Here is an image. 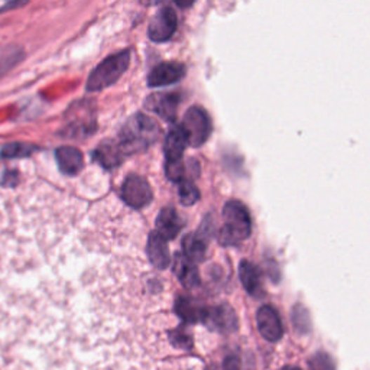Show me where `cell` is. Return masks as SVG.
Returning <instances> with one entry per match:
<instances>
[{
	"label": "cell",
	"mask_w": 370,
	"mask_h": 370,
	"mask_svg": "<svg viewBox=\"0 0 370 370\" xmlns=\"http://www.w3.org/2000/svg\"><path fill=\"white\" fill-rule=\"evenodd\" d=\"M158 123L145 114H135L120 132L119 146L125 155L145 151L159 138Z\"/></svg>",
	"instance_id": "6da1fadb"
},
{
	"label": "cell",
	"mask_w": 370,
	"mask_h": 370,
	"mask_svg": "<svg viewBox=\"0 0 370 370\" xmlns=\"http://www.w3.org/2000/svg\"><path fill=\"white\" fill-rule=\"evenodd\" d=\"M225 226L218 232V242L225 246L237 244L252 233V218L249 210L237 200H230L223 209Z\"/></svg>",
	"instance_id": "7a4b0ae2"
},
{
	"label": "cell",
	"mask_w": 370,
	"mask_h": 370,
	"mask_svg": "<svg viewBox=\"0 0 370 370\" xmlns=\"http://www.w3.org/2000/svg\"><path fill=\"white\" fill-rule=\"evenodd\" d=\"M129 64H131V49H125V51H120L109 57L102 64H98L95 70L90 74L86 86L87 91L95 93L113 86L123 74L126 72Z\"/></svg>",
	"instance_id": "3957f363"
},
{
	"label": "cell",
	"mask_w": 370,
	"mask_h": 370,
	"mask_svg": "<svg viewBox=\"0 0 370 370\" xmlns=\"http://www.w3.org/2000/svg\"><path fill=\"white\" fill-rule=\"evenodd\" d=\"M181 129L190 146L199 147L204 145L211 135V120L209 113L200 106L190 107L183 119Z\"/></svg>",
	"instance_id": "277c9868"
},
{
	"label": "cell",
	"mask_w": 370,
	"mask_h": 370,
	"mask_svg": "<svg viewBox=\"0 0 370 370\" xmlns=\"http://www.w3.org/2000/svg\"><path fill=\"white\" fill-rule=\"evenodd\" d=\"M121 199L132 209H143L152 201V190L143 177L129 176L120 188Z\"/></svg>",
	"instance_id": "5b68a950"
},
{
	"label": "cell",
	"mask_w": 370,
	"mask_h": 370,
	"mask_svg": "<svg viewBox=\"0 0 370 370\" xmlns=\"http://www.w3.org/2000/svg\"><path fill=\"white\" fill-rule=\"evenodd\" d=\"M201 323L210 330L218 331V333L236 331L239 326L237 315L234 310L227 304H221V305L209 307V308L206 307Z\"/></svg>",
	"instance_id": "8992f818"
},
{
	"label": "cell",
	"mask_w": 370,
	"mask_h": 370,
	"mask_svg": "<svg viewBox=\"0 0 370 370\" xmlns=\"http://www.w3.org/2000/svg\"><path fill=\"white\" fill-rule=\"evenodd\" d=\"M177 25H178L177 12L171 6H164L151 19L150 28H147V37H150L154 42H165L176 34Z\"/></svg>",
	"instance_id": "52a82bcc"
},
{
	"label": "cell",
	"mask_w": 370,
	"mask_h": 370,
	"mask_svg": "<svg viewBox=\"0 0 370 370\" xmlns=\"http://www.w3.org/2000/svg\"><path fill=\"white\" fill-rule=\"evenodd\" d=\"M258 329L266 341L277 343L284 336V324L278 311L272 305H262L256 314Z\"/></svg>",
	"instance_id": "ba28073f"
},
{
	"label": "cell",
	"mask_w": 370,
	"mask_h": 370,
	"mask_svg": "<svg viewBox=\"0 0 370 370\" xmlns=\"http://www.w3.org/2000/svg\"><path fill=\"white\" fill-rule=\"evenodd\" d=\"M185 76V67L180 62H162L157 65L147 77L150 87H164L178 83Z\"/></svg>",
	"instance_id": "9c48e42d"
},
{
	"label": "cell",
	"mask_w": 370,
	"mask_h": 370,
	"mask_svg": "<svg viewBox=\"0 0 370 370\" xmlns=\"http://www.w3.org/2000/svg\"><path fill=\"white\" fill-rule=\"evenodd\" d=\"M181 103V95L178 93H164L155 94L146 100V107L154 113L159 114L165 120L172 121L176 119L178 106Z\"/></svg>",
	"instance_id": "30bf717a"
},
{
	"label": "cell",
	"mask_w": 370,
	"mask_h": 370,
	"mask_svg": "<svg viewBox=\"0 0 370 370\" xmlns=\"http://www.w3.org/2000/svg\"><path fill=\"white\" fill-rule=\"evenodd\" d=\"M187 138L181 129V126H176L169 131L166 135L164 150H165V165H172L183 162L184 151L187 146Z\"/></svg>",
	"instance_id": "8fae6325"
},
{
	"label": "cell",
	"mask_w": 370,
	"mask_h": 370,
	"mask_svg": "<svg viewBox=\"0 0 370 370\" xmlns=\"http://www.w3.org/2000/svg\"><path fill=\"white\" fill-rule=\"evenodd\" d=\"M155 226H157V233L168 242L176 239L180 234L183 229V221L174 209L166 207L159 211Z\"/></svg>",
	"instance_id": "7c38bea8"
},
{
	"label": "cell",
	"mask_w": 370,
	"mask_h": 370,
	"mask_svg": "<svg viewBox=\"0 0 370 370\" xmlns=\"http://www.w3.org/2000/svg\"><path fill=\"white\" fill-rule=\"evenodd\" d=\"M58 168L65 176H77L84 166L83 154L72 146H61L55 151Z\"/></svg>",
	"instance_id": "4fadbf2b"
},
{
	"label": "cell",
	"mask_w": 370,
	"mask_h": 370,
	"mask_svg": "<svg viewBox=\"0 0 370 370\" xmlns=\"http://www.w3.org/2000/svg\"><path fill=\"white\" fill-rule=\"evenodd\" d=\"M146 253H147V258H150V262L157 269H166L171 263L168 243L157 232H152L150 234V239H147Z\"/></svg>",
	"instance_id": "5bb4252c"
},
{
	"label": "cell",
	"mask_w": 370,
	"mask_h": 370,
	"mask_svg": "<svg viewBox=\"0 0 370 370\" xmlns=\"http://www.w3.org/2000/svg\"><path fill=\"white\" fill-rule=\"evenodd\" d=\"M93 158L98 164L103 165L105 168L113 169V168L119 166L123 162V159L126 158V155L123 154L121 147L119 146L117 142L107 140V142H103L100 146L97 147V150L94 151Z\"/></svg>",
	"instance_id": "9a60e30c"
},
{
	"label": "cell",
	"mask_w": 370,
	"mask_h": 370,
	"mask_svg": "<svg viewBox=\"0 0 370 370\" xmlns=\"http://www.w3.org/2000/svg\"><path fill=\"white\" fill-rule=\"evenodd\" d=\"M174 274L177 275L181 285L185 286L187 289H194L200 285V277L197 266L192 262H190L185 256H183V253L176 255Z\"/></svg>",
	"instance_id": "2e32d148"
},
{
	"label": "cell",
	"mask_w": 370,
	"mask_h": 370,
	"mask_svg": "<svg viewBox=\"0 0 370 370\" xmlns=\"http://www.w3.org/2000/svg\"><path fill=\"white\" fill-rule=\"evenodd\" d=\"M239 275L244 289L253 295V297H259L262 293V274L259 267L249 260H242Z\"/></svg>",
	"instance_id": "e0dca14e"
},
{
	"label": "cell",
	"mask_w": 370,
	"mask_h": 370,
	"mask_svg": "<svg viewBox=\"0 0 370 370\" xmlns=\"http://www.w3.org/2000/svg\"><path fill=\"white\" fill-rule=\"evenodd\" d=\"M183 251H184L183 256H185L194 265L203 262L207 252V243L204 234L199 232L185 236L183 240Z\"/></svg>",
	"instance_id": "ac0fdd59"
},
{
	"label": "cell",
	"mask_w": 370,
	"mask_h": 370,
	"mask_svg": "<svg viewBox=\"0 0 370 370\" xmlns=\"http://www.w3.org/2000/svg\"><path fill=\"white\" fill-rule=\"evenodd\" d=\"M206 307L188 297H180L176 303V312L185 324H197L203 322Z\"/></svg>",
	"instance_id": "d6986e66"
},
{
	"label": "cell",
	"mask_w": 370,
	"mask_h": 370,
	"mask_svg": "<svg viewBox=\"0 0 370 370\" xmlns=\"http://www.w3.org/2000/svg\"><path fill=\"white\" fill-rule=\"evenodd\" d=\"M38 151V147L32 143L27 142H12L6 143L0 147V158L4 159H16V158H27Z\"/></svg>",
	"instance_id": "ffe728a7"
},
{
	"label": "cell",
	"mask_w": 370,
	"mask_h": 370,
	"mask_svg": "<svg viewBox=\"0 0 370 370\" xmlns=\"http://www.w3.org/2000/svg\"><path fill=\"white\" fill-rule=\"evenodd\" d=\"M200 199V191L191 181L184 180L180 183V201L183 206H194Z\"/></svg>",
	"instance_id": "44dd1931"
},
{
	"label": "cell",
	"mask_w": 370,
	"mask_h": 370,
	"mask_svg": "<svg viewBox=\"0 0 370 370\" xmlns=\"http://www.w3.org/2000/svg\"><path fill=\"white\" fill-rule=\"evenodd\" d=\"M292 319H293V326L300 333L305 334L311 329V319L308 311L303 305H297L293 308L292 312Z\"/></svg>",
	"instance_id": "7402d4cb"
},
{
	"label": "cell",
	"mask_w": 370,
	"mask_h": 370,
	"mask_svg": "<svg viewBox=\"0 0 370 370\" xmlns=\"http://www.w3.org/2000/svg\"><path fill=\"white\" fill-rule=\"evenodd\" d=\"M308 369L310 370H336V363L330 355L324 352H318L308 360Z\"/></svg>",
	"instance_id": "603a6c76"
},
{
	"label": "cell",
	"mask_w": 370,
	"mask_h": 370,
	"mask_svg": "<svg viewBox=\"0 0 370 370\" xmlns=\"http://www.w3.org/2000/svg\"><path fill=\"white\" fill-rule=\"evenodd\" d=\"M169 338H171V343L180 349H190L192 346V338L190 333H187L183 327L171 331Z\"/></svg>",
	"instance_id": "cb8c5ba5"
},
{
	"label": "cell",
	"mask_w": 370,
	"mask_h": 370,
	"mask_svg": "<svg viewBox=\"0 0 370 370\" xmlns=\"http://www.w3.org/2000/svg\"><path fill=\"white\" fill-rule=\"evenodd\" d=\"M223 370H242V362L237 356L226 357L223 363Z\"/></svg>",
	"instance_id": "d4e9b609"
},
{
	"label": "cell",
	"mask_w": 370,
	"mask_h": 370,
	"mask_svg": "<svg viewBox=\"0 0 370 370\" xmlns=\"http://www.w3.org/2000/svg\"><path fill=\"white\" fill-rule=\"evenodd\" d=\"M279 370H301V369L297 367V366H284V367L279 369Z\"/></svg>",
	"instance_id": "484cf974"
}]
</instances>
